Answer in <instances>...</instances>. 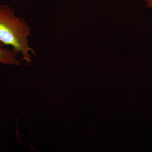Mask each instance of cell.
Segmentation results:
<instances>
[{
	"label": "cell",
	"instance_id": "1",
	"mask_svg": "<svg viewBox=\"0 0 152 152\" xmlns=\"http://www.w3.org/2000/svg\"><path fill=\"white\" fill-rule=\"evenodd\" d=\"M31 29L24 19L16 16L15 10L7 5L0 4V42L10 46L28 64L31 62V54L36 52L29 44Z\"/></svg>",
	"mask_w": 152,
	"mask_h": 152
},
{
	"label": "cell",
	"instance_id": "2",
	"mask_svg": "<svg viewBox=\"0 0 152 152\" xmlns=\"http://www.w3.org/2000/svg\"><path fill=\"white\" fill-rule=\"evenodd\" d=\"M18 54L12 49L5 48L0 42V64L10 65L18 66L22 64L17 57Z\"/></svg>",
	"mask_w": 152,
	"mask_h": 152
},
{
	"label": "cell",
	"instance_id": "3",
	"mask_svg": "<svg viewBox=\"0 0 152 152\" xmlns=\"http://www.w3.org/2000/svg\"><path fill=\"white\" fill-rule=\"evenodd\" d=\"M146 4L147 7L152 9V0H143Z\"/></svg>",
	"mask_w": 152,
	"mask_h": 152
}]
</instances>
